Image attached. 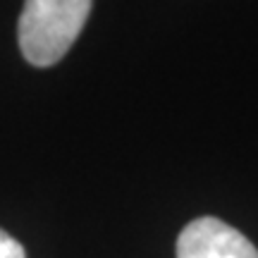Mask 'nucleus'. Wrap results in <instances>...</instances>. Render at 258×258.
I'll list each match as a JSON object with an SVG mask.
<instances>
[{"label": "nucleus", "mask_w": 258, "mask_h": 258, "mask_svg": "<svg viewBox=\"0 0 258 258\" xmlns=\"http://www.w3.org/2000/svg\"><path fill=\"white\" fill-rule=\"evenodd\" d=\"M0 258H27L24 246L3 230H0Z\"/></svg>", "instance_id": "obj_3"}, {"label": "nucleus", "mask_w": 258, "mask_h": 258, "mask_svg": "<svg viewBox=\"0 0 258 258\" xmlns=\"http://www.w3.org/2000/svg\"><path fill=\"white\" fill-rule=\"evenodd\" d=\"M177 258H258V249L227 222L196 218L179 232Z\"/></svg>", "instance_id": "obj_2"}, {"label": "nucleus", "mask_w": 258, "mask_h": 258, "mask_svg": "<svg viewBox=\"0 0 258 258\" xmlns=\"http://www.w3.org/2000/svg\"><path fill=\"white\" fill-rule=\"evenodd\" d=\"M93 0H24L17 36L24 60L36 67L60 62L79 38Z\"/></svg>", "instance_id": "obj_1"}]
</instances>
